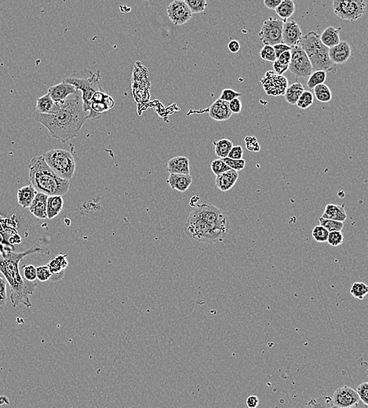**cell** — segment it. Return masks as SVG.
I'll use <instances>...</instances> for the list:
<instances>
[{
  "instance_id": "obj_1",
  "label": "cell",
  "mask_w": 368,
  "mask_h": 408,
  "mask_svg": "<svg viewBox=\"0 0 368 408\" xmlns=\"http://www.w3.org/2000/svg\"><path fill=\"white\" fill-rule=\"evenodd\" d=\"M56 103L57 108L54 113L35 112L33 116L37 122L48 130L53 137L62 142H67L79 135L81 128L88 119V113L84 109L79 91L69 96L64 101Z\"/></svg>"
},
{
  "instance_id": "obj_2",
  "label": "cell",
  "mask_w": 368,
  "mask_h": 408,
  "mask_svg": "<svg viewBox=\"0 0 368 408\" xmlns=\"http://www.w3.org/2000/svg\"><path fill=\"white\" fill-rule=\"evenodd\" d=\"M40 254L48 255L50 251L40 245L35 244L29 249L20 253H15L10 249H4L0 247V273L5 276V279L10 287V300L14 307L19 304H25L31 308L32 304L29 299L35 291L36 283L29 282L24 279L19 270L21 261L29 254Z\"/></svg>"
},
{
  "instance_id": "obj_3",
  "label": "cell",
  "mask_w": 368,
  "mask_h": 408,
  "mask_svg": "<svg viewBox=\"0 0 368 408\" xmlns=\"http://www.w3.org/2000/svg\"><path fill=\"white\" fill-rule=\"evenodd\" d=\"M229 231V218L212 204L196 205L185 226L186 234L199 242L212 243L222 240Z\"/></svg>"
},
{
  "instance_id": "obj_4",
  "label": "cell",
  "mask_w": 368,
  "mask_h": 408,
  "mask_svg": "<svg viewBox=\"0 0 368 408\" xmlns=\"http://www.w3.org/2000/svg\"><path fill=\"white\" fill-rule=\"evenodd\" d=\"M29 171V180L38 193L62 196L69 192L70 181L57 176L47 165L43 155L31 159Z\"/></svg>"
},
{
  "instance_id": "obj_5",
  "label": "cell",
  "mask_w": 368,
  "mask_h": 408,
  "mask_svg": "<svg viewBox=\"0 0 368 408\" xmlns=\"http://www.w3.org/2000/svg\"><path fill=\"white\" fill-rule=\"evenodd\" d=\"M299 45L306 54L313 70L336 73V65L331 60L328 54L329 49L322 44L318 34L315 32H308L301 37Z\"/></svg>"
},
{
  "instance_id": "obj_6",
  "label": "cell",
  "mask_w": 368,
  "mask_h": 408,
  "mask_svg": "<svg viewBox=\"0 0 368 408\" xmlns=\"http://www.w3.org/2000/svg\"><path fill=\"white\" fill-rule=\"evenodd\" d=\"M100 72H93L90 69L74 71L72 75L64 79V82L73 86L78 91H81L83 106L89 115V104L94 94L103 91L100 84Z\"/></svg>"
},
{
  "instance_id": "obj_7",
  "label": "cell",
  "mask_w": 368,
  "mask_h": 408,
  "mask_svg": "<svg viewBox=\"0 0 368 408\" xmlns=\"http://www.w3.org/2000/svg\"><path fill=\"white\" fill-rule=\"evenodd\" d=\"M44 159L47 165L62 179L70 181L75 174V160L69 151L66 149H51L45 152Z\"/></svg>"
},
{
  "instance_id": "obj_8",
  "label": "cell",
  "mask_w": 368,
  "mask_h": 408,
  "mask_svg": "<svg viewBox=\"0 0 368 408\" xmlns=\"http://www.w3.org/2000/svg\"><path fill=\"white\" fill-rule=\"evenodd\" d=\"M366 7V3L363 0H335L333 2L335 14L340 18L350 22H356L363 17Z\"/></svg>"
},
{
  "instance_id": "obj_9",
  "label": "cell",
  "mask_w": 368,
  "mask_h": 408,
  "mask_svg": "<svg viewBox=\"0 0 368 408\" xmlns=\"http://www.w3.org/2000/svg\"><path fill=\"white\" fill-rule=\"evenodd\" d=\"M284 22L280 19L270 18L266 19L261 25V29L258 33L260 40L264 45L273 46L276 44H283V26Z\"/></svg>"
},
{
  "instance_id": "obj_10",
  "label": "cell",
  "mask_w": 368,
  "mask_h": 408,
  "mask_svg": "<svg viewBox=\"0 0 368 408\" xmlns=\"http://www.w3.org/2000/svg\"><path fill=\"white\" fill-rule=\"evenodd\" d=\"M291 58L289 64L290 72L297 77L308 78L313 73L311 63L301 46L291 48Z\"/></svg>"
},
{
  "instance_id": "obj_11",
  "label": "cell",
  "mask_w": 368,
  "mask_h": 408,
  "mask_svg": "<svg viewBox=\"0 0 368 408\" xmlns=\"http://www.w3.org/2000/svg\"><path fill=\"white\" fill-rule=\"evenodd\" d=\"M263 90L269 96H284L288 87V80L283 75H277L273 71H268L261 79Z\"/></svg>"
},
{
  "instance_id": "obj_12",
  "label": "cell",
  "mask_w": 368,
  "mask_h": 408,
  "mask_svg": "<svg viewBox=\"0 0 368 408\" xmlns=\"http://www.w3.org/2000/svg\"><path fill=\"white\" fill-rule=\"evenodd\" d=\"M115 105L112 97L103 91H97L91 98L89 104L88 119H97L103 114L110 110Z\"/></svg>"
},
{
  "instance_id": "obj_13",
  "label": "cell",
  "mask_w": 368,
  "mask_h": 408,
  "mask_svg": "<svg viewBox=\"0 0 368 408\" xmlns=\"http://www.w3.org/2000/svg\"><path fill=\"white\" fill-rule=\"evenodd\" d=\"M167 11L170 20L175 25H185L193 17L191 10L184 0H174L168 6Z\"/></svg>"
},
{
  "instance_id": "obj_14",
  "label": "cell",
  "mask_w": 368,
  "mask_h": 408,
  "mask_svg": "<svg viewBox=\"0 0 368 408\" xmlns=\"http://www.w3.org/2000/svg\"><path fill=\"white\" fill-rule=\"evenodd\" d=\"M354 389L344 385L337 389L332 397V406L338 408H349L360 401Z\"/></svg>"
},
{
  "instance_id": "obj_15",
  "label": "cell",
  "mask_w": 368,
  "mask_h": 408,
  "mask_svg": "<svg viewBox=\"0 0 368 408\" xmlns=\"http://www.w3.org/2000/svg\"><path fill=\"white\" fill-rule=\"evenodd\" d=\"M301 37H302V32L301 28L294 19L284 22L283 33H282L283 44L291 48H293L299 44Z\"/></svg>"
},
{
  "instance_id": "obj_16",
  "label": "cell",
  "mask_w": 368,
  "mask_h": 408,
  "mask_svg": "<svg viewBox=\"0 0 368 408\" xmlns=\"http://www.w3.org/2000/svg\"><path fill=\"white\" fill-rule=\"evenodd\" d=\"M330 59L335 65H342L346 63L351 56V47L349 43L340 41L338 45L329 49L328 51Z\"/></svg>"
},
{
  "instance_id": "obj_17",
  "label": "cell",
  "mask_w": 368,
  "mask_h": 408,
  "mask_svg": "<svg viewBox=\"0 0 368 408\" xmlns=\"http://www.w3.org/2000/svg\"><path fill=\"white\" fill-rule=\"evenodd\" d=\"M69 266L67 260V254H59L54 259L51 260L47 264L52 276L50 278V281L57 282L65 276V270Z\"/></svg>"
},
{
  "instance_id": "obj_18",
  "label": "cell",
  "mask_w": 368,
  "mask_h": 408,
  "mask_svg": "<svg viewBox=\"0 0 368 408\" xmlns=\"http://www.w3.org/2000/svg\"><path fill=\"white\" fill-rule=\"evenodd\" d=\"M77 91L73 86L63 81L60 84L49 87L47 93L54 102H62Z\"/></svg>"
},
{
  "instance_id": "obj_19",
  "label": "cell",
  "mask_w": 368,
  "mask_h": 408,
  "mask_svg": "<svg viewBox=\"0 0 368 408\" xmlns=\"http://www.w3.org/2000/svg\"><path fill=\"white\" fill-rule=\"evenodd\" d=\"M210 117L216 121H224L231 118L232 113L229 107V102L218 100L211 105L208 109Z\"/></svg>"
},
{
  "instance_id": "obj_20",
  "label": "cell",
  "mask_w": 368,
  "mask_h": 408,
  "mask_svg": "<svg viewBox=\"0 0 368 408\" xmlns=\"http://www.w3.org/2000/svg\"><path fill=\"white\" fill-rule=\"evenodd\" d=\"M48 196L42 193H37L29 207V211L39 219H46L47 215V204Z\"/></svg>"
},
{
  "instance_id": "obj_21",
  "label": "cell",
  "mask_w": 368,
  "mask_h": 408,
  "mask_svg": "<svg viewBox=\"0 0 368 408\" xmlns=\"http://www.w3.org/2000/svg\"><path fill=\"white\" fill-rule=\"evenodd\" d=\"M168 184L174 190L184 193L193 182V177L190 174H170Z\"/></svg>"
},
{
  "instance_id": "obj_22",
  "label": "cell",
  "mask_w": 368,
  "mask_h": 408,
  "mask_svg": "<svg viewBox=\"0 0 368 408\" xmlns=\"http://www.w3.org/2000/svg\"><path fill=\"white\" fill-rule=\"evenodd\" d=\"M167 171L170 174H189L190 162L186 156H176L170 159L168 162Z\"/></svg>"
},
{
  "instance_id": "obj_23",
  "label": "cell",
  "mask_w": 368,
  "mask_h": 408,
  "mask_svg": "<svg viewBox=\"0 0 368 408\" xmlns=\"http://www.w3.org/2000/svg\"><path fill=\"white\" fill-rule=\"evenodd\" d=\"M239 178V174L234 170H230L223 174L216 176L215 185L219 190L227 192L236 184Z\"/></svg>"
},
{
  "instance_id": "obj_24",
  "label": "cell",
  "mask_w": 368,
  "mask_h": 408,
  "mask_svg": "<svg viewBox=\"0 0 368 408\" xmlns=\"http://www.w3.org/2000/svg\"><path fill=\"white\" fill-rule=\"evenodd\" d=\"M321 218L324 219L334 220V221L344 222L346 220L347 214L344 209V205H335L328 204L323 211Z\"/></svg>"
},
{
  "instance_id": "obj_25",
  "label": "cell",
  "mask_w": 368,
  "mask_h": 408,
  "mask_svg": "<svg viewBox=\"0 0 368 408\" xmlns=\"http://www.w3.org/2000/svg\"><path fill=\"white\" fill-rule=\"evenodd\" d=\"M64 207V199L62 196H50L47 199V215L50 220L56 218Z\"/></svg>"
},
{
  "instance_id": "obj_26",
  "label": "cell",
  "mask_w": 368,
  "mask_h": 408,
  "mask_svg": "<svg viewBox=\"0 0 368 408\" xmlns=\"http://www.w3.org/2000/svg\"><path fill=\"white\" fill-rule=\"evenodd\" d=\"M341 28L335 29V27L330 26L326 28L320 36V41L322 44L328 47V49L332 48L335 46L338 45L340 43L339 33Z\"/></svg>"
},
{
  "instance_id": "obj_27",
  "label": "cell",
  "mask_w": 368,
  "mask_h": 408,
  "mask_svg": "<svg viewBox=\"0 0 368 408\" xmlns=\"http://www.w3.org/2000/svg\"><path fill=\"white\" fill-rule=\"evenodd\" d=\"M36 190L32 185L21 188L17 192V201L23 208H29L37 194Z\"/></svg>"
},
{
  "instance_id": "obj_28",
  "label": "cell",
  "mask_w": 368,
  "mask_h": 408,
  "mask_svg": "<svg viewBox=\"0 0 368 408\" xmlns=\"http://www.w3.org/2000/svg\"><path fill=\"white\" fill-rule=\"evenodd\" d=\"M57 108V103L54 102L47 93L37 99L35 112L40 114H52L55 112Z\"/></svg>"
},
{
  "instance_id": "obj_29",
  "label": "cell",
  "mask_w": 368,
  "mask_h": 408,
  "mask_svg": "<svg viewBox=\"0 0 368 408\" xmlns=\"http://www.w3.org/2000/svg\"><path fill=\"white\" fill-rule=\"evenodd\" d=\"M304 91V86L301 83H295V84H291V86H288V88H287V91L284 94L285 100L290 105L295 106V105H296L300 96L302 94Z\"/></svg>"
},
{
  "instance_id": "obj_30",
  "label": "cell",
  "mask_w": 368,
  "mask_h": 408,
  "mask_svg": "<svg viewBox=\"0 0 368 408\" xmlns=\"http://www.w3.org/2000/svg\"><path fill=\"white\" fill-rule=\"evenodd\" d=\"M276 14L280 18L286 20L293 15L295 11V4L291 0H282L280 5L276 7Z\"/></svg>"
},
{
  "instance_id": "obj_31",
  "label": "cell",
  "mask_w": 368,
  "mask_h": 408,
  "mask_svg": "<svg viewBox=\"0 0 368 408\" xmlns=\"http://www.w3.org/2000/svg\"><path fill=\"white\" fill-rule=\"evenodd\" d=\"M213 143L215 147V154L221 159L228 157V155L233 146V142L226 138L220 139L219 141H214Z\"/></svg>"
},
{
  "instance_id": "obj_32",
  "label": "cell",
  "mask_w": 368,
  "mask_h": 408,
  "mask_svg": "<svg viewBox=\"0 0 368 408\" xmlns=\"http://www.w3.org/2000/svg\"><path fill=\"white\" fill-rule=\"evenodd\" d=\"M332 397L329 396L312 398L305 403L304 408H332Z\"/></svg>"
},
{
  "instance_id": "obj_33",
  "label": "cell",
  "mask_w": 368,
  "mask_h": 408,
  "mask_svg": "<svg viewBox=\"0 0 368 408\" xmlns=\"http://www.w3.org/2000/svg\"><path fill=\"white\" fill-rule=\"evenodd\" d=\"M314 95L319 101L326 103L332 100V94L329 87L326 84L316 86L314 89Z\"/></svg>"
},
{
  "instance_id": "obj_34",
  "label": "cell",
  "mask_w": 368,
  "mask_h": 408,
  "mask_svg": "<svg viewBox=\"0 0 368 408\" xmlns=\"http://www.w3.org/2000/svg\"><path fill=\"white\" fill-rule=\"evenodd\" d=\"M326 79V72L324 71H315L309 77L307 86L310 89H314L316 86L324 84Z\"/></svg>"
},
{
  "instance_id": "obj_35",
  "label": "cell",
  "mask_w": 368,
  "mask_h": 408,
  "mask_svg": "<svg viewBox=\"0 0 368 408\" xmlns=\"http://www.w3.org/2000/svg\"><path fill=\"white\" fill-rule=\"evenodd\" d=\"M350 294L357 299L363 300L367 295L368 287L362 282H355L350 290Z\"/></svg>"
},
{
  "instance_id": "obj_36",
  "label": "cell",
  "mask_w": 368,
  "mask_h": 408,
  "mask_svg": "<svg viewBox=\"0 0 368 408\" xmlns=\"http://www.w3.org/2000/svg\"><path fill=\"white\" fill-rule=\"evenodd\" d=\"M319 221H320V226H323L329 233L341 232V229H343L344 227L343 222L334 221V220L324 219L321 217H320Z\"/></svg>"
},
{
  "instance_id": "obj_37",
  "label": "cell",
  "mask_w": 368,
  "mask_h": 408,
  "mask_svg": "<svg viewBox=\"0 0 368 408\" xmlns=\"http://www.w3.org/2000/svg\"><path fill=\"white\" fill-rule=\"evenodd\" d=\"M186 4L191 10L192 14H199L205 11L208 6L206 0H186Z\"/></svg>"
},
{
  "instance_id": "obj_38",
  "label": "cell",
  "mask_w": 368,
  "mask_h": 408,
  "mask_svg": "<svg viewBox=\"0 0 368 408\" xmlns=\"http://www.w3.org/2000/svg\"><path fill=\"white\" fill-rule=\"evenodd\" d=\"M313 100H314V95L310 91H304L298 98L296 106L299 109H306L313 104Z\"/></svg>"
},
{
  "instance_id": "obj_39",
  "label": "cell",
  "mask_w": 368,
  "mask_h": 408,
  "mask_svg": "<svg viewBox=\"0 0 368 408\" xmlns=\"http://www.w3.org/2000/svg\"><path fill=\"white\" fill-rule=\"evenodd\" d=\"M328 235H329V232L320 225L315 226L314 229L312 231V236H313V239L316 242H318V243H325V242H326Z\"/></svg>"
},
{
  "instance_id": "obj_40",
  "label": "cell",
  "mask_w": 368,
  "mask_h": 408,
  "mask_svg": "<svg viewBox=\"0 0 368 408\" xmlns=\"http://www.w3.org/2000/svg\"><path fill=\"white\" fill-rule=\"evenodd\" d=\"M211 168L212 172L216 176L231 170L221 159H217L213 161L211 164Z\"/></svg>"
},
{
  "instance_id": "obj_41",
  "label": "cell",
  "mask_w": 368,
  "mask_h": 408,
  "mask_svg": "<svg viewBox=\"0 0 368 408\" xmlns=\"http://www.w3.org/2000/svg\"><path fill=\"white\" fill-rule=\"evenodd\" d=\"M222 160L226 162V165L229 167L231 170H234L236 171H242L244 169L245 166H246V161L244 159H232L230 158H224Z\"/></svg>"
},
{
  "instance_id": "obj_42",
  "label": "cell",
  "mask_w": 368,
  "mask_h": 408,
  "mask_svg": "<svg viewBox=\"0 0 368 408\" xmlns=\"http://www.w3.org/2000/svg\"><path fill=\"white\" fill-rule=\"evenodd\" d=\"M260 57L262 60L267 62H274L276 60V54L274 49L271 46L264 45L260 51Z\"/></svg>"
},
{
  "instance_id": "obj_43",
  "label": "cell",
  "mask_w": 368,
  "mask_h": 408,
  "mask_svg": "<svg viewBox=\"0 0 368 408\" xmlns=\"http://www.w3.org/2000/svg\"><path fill=\"white\" fill-rule=\"evenodd\" d=\"M328 243L332 247H338L342 244L344 242V236L341 232H332L328 235Z\"/></svg>"
},
{
  "instance_id": "obj_44",
  "label": "cell",
  "mask_w": 368,
  "mask_h": 408,
  "mask_svg": "<svg viewBox=\"0 0 368 408\" xmlns=\"http://www.w3.org/2000/svg\"><path fill=\"white\" fill-rule=\"evenodd\" d=\"M22 269H23L24 279L29 282H35L37 279L36 268L32 264H29L23 266Z\"/></svg>"
},
{
  "instance_id": "obj_45",
  "label": "cell",
  "mask_w": 368,
  "mask_h": 408,
  "mask_svg": "<svg viewBox=\"0 0 368 408\" xmlns=\"http://www.w3.org/2000/svg\"><path fill=\"white\" fill-rule=\"evenodd\" d=\"M36 276L37 279H39V281L44 283V282L50 280L52 274L50 273L47 266H42L36 268Z\"/></svg>"
},
{
  "instance_id": "obj_46",
  "label": "cell",
  "mask_w": 368,
  "mask_h": 408,
  "mask_svg": "<svg viewBox=\"0 0 368 408\" xmlns=\"http://www.w3.org/2000/svg\"><path fill=\"white\" fill-rule=\"evenodd\" d=\"M241 95L242 94L240 93L236 92V91H233L232 89L226 88L221 92L219 99L220 100H224V101L230 102L233 100V99L239 98V97H241Z\"/></svg>"
},
{
  "instance_id": "obj_47",
  "label": "cell",
  "mask_w": 368,
  "mask_h": 408,
  "mask_svg": "<svg viewBox=\"0 0 368 408\" xmlns=\"http://www.w3.org/2000/svg\"><path fill=\"white\" fill-rule=\"evenodd\" d=\"M246 149L250 152H258L260 151L259 143L257 141L256 137L253 136H247L244 138Z\"/></svg>"
},
{
  "instance_id": "obj_48",
  "label": "cell",
  "mask_w": 368,
  "mask_h": 408,
  "mask_svg": "<svg viewBox=\"0 0 368 408\" xmlns=\"http://www.w3.org/2000/svg\"><path fill=\"white\" fill-rule=\"evenodd\" d=\"M367 390V382H363V383L360 384V385L357 387V390H356L357 394H358L359 398H360V400H361L363 403H365V404H367L368 403Z\"/></svg>"
},
{
  "instance_id": "obj_49",
  "label": "cell",
  "mask_w": 368,
  "mask_h": 408,
  "mask_svg": "<svg viewBox=\"0 0 368 408\" xmlns=\"http://www.w3.org/2000/svg\"><path fill=\"white\" fill-rule=\"evenodd\" d=\"M7 280L0 276V305L4 306L7 303Z\"/></svg>"
},
{
  "instance_id": "obj_50",
  "label": "cell",
  "mask_w": 368,
  "mask_h": 408,
  "mask_svg": "<svg viewBox=\"0 0 368 408\" xmlns=\"http://www.w3.org/2000/svg\"><path fill=\"white\" fill-rule=\"evenodd\" d=\"M243 156V148L241 146H233L230 153L228 155V158L232 159H242Z\"/></svg>"
},
{
  "instance_id": "obj_51",
  "label": "cell",
  "mask_w": 368,
  "mask_h": 408,
  "mask_svg": "<svg viewBox=\"0 0 368 408\" xmlns=\"http://www.w3.org/2000/svg\"><path fill=\"white\" fill-rule=\"evenodd\" d=\"M289 66L288 65H284V64L280 63L279 60H276L273 62V72L277 75H283L285 72L288 70Z\"/></svg>"
},
{
  "instance_id": "obj_52",
  "label": "cell",
  "mask_w": 368,
  "mask_h": 408,
  "mask_svg": "<svg viewBox=\"0 0 368 408\" xmlns=\"http://www.w3.org/2000/svg\"><path fill=\"white\" fill-rule=\"evenodd\" d=\"M229 107L232 113H239L242 110V102L239 98L233 99L231 101L229 102Z\"/></svg>"
},
{
  "instance_id": "obj_53",
  "label": "cell",
  "mask_w": 368,
  "mask_h": 408,
  "mask_svg": "<svg viewBox=\"0 0 368 408\" xmlns=\"http://www.w3.org/2000/svg\"><path fill=\"white\" fill-rule=\"evenodd\" d=\"M274 49L275 54H276V58L280 57L282 54L286 52V51H290L291 50V47L285 45L284 44H279L273 46Z\"/></svg>"
},
{
  "instance_id": "obj_54",
  "label": "cell",
  "mask_w": 368,
  "mask_h": 408,
  "mask_svg": "<svg viewBox=\"0 0 368 408\" xmlns=\"http://www.w3.org/2000/svg\"><path fill=\"white\" fill-rule=\"evenodd\" d=\"M247 406L248 408H256L259 404V400L257 396H249L247 399Z\"/></svg>"
},
{
  "instance_id": "obj_55",
  "label": "cell",
  "mask_w": 368,
  "mask_h": 408,
  "mask_svg": "<svg viewBox=\"0 0 368 408\" xmlns=\"http://www.w3.org/2000/svg\"><path fill=\"white\" fill-rule=\"evenodd\" d=\"M291 50L290 51H286V52L282 54L280 57L276 58V60H279L280 63L284 64V65H288L289 66L290 62H291Z\"/></svg>"
},
{
  "instance_id": "obj_56",
  "label": "cell",
  "mask_w": 368,
  "mask_h": 408,
  "mask_svg": "<svg viewBox=\"0 0 368 408\" xmlns=\"http://www.w3.org/2000/svg\"><path fill=\"white\" fill-rule=\"evenodd\" d=\"M282 0H264V4L270 10H276V7L280 5Z\"/></svg>"
},
{
  "instance_id": "obj_57",
  "label": "cell",
  "mask_w": 368,
  "mask_h": 408,
  "mask_svg": "<svg viewBox=\"0 0 368 408\" xmlns=\"http://www.w3.org/2000/svg\"><path fill=\"white\" fill-rule=\"evenodd\" d=\"M228 48L230 52L236 54L240 49V44L237 40H232L228 44Z\"/></svg>"
},
{
  "instance_id": "obj_58",
  "label": "cell",
  "mask_w": 368,
  "mask_h": 408,
  "mask_svg": "<svg viewBox=\"0 0 368 408\" xmlns=\"http://www.w3.org/2000/svg\"><path fill=\"white\" fill-rule=\"evenodd\" d=\"M199 200V197L198 196H194L191 198L190 199V202H189V205L190 206L193 207V208H195V207L197 205L198 201Z\"/></svg>"
},
{
  "instance_id": "obj_59",
  "label": "cell",
  "mask_w": 368,
  "mask_h": 408,
  "mask_svg": "<svg viewBox=\"0 0 368 408\" xmlns=\"http://www.w3.org/2000/svg\"><path fill=\"white\" fill-rule=\"evenodd\" d=\"M10 404V400L7 396H0V405Z\"/></svg>"
},
{
  "instance_id": "obj_60",
  "label": "cell",
  "mask_w": 368,
  "mask_h": 408,
  "mask_svg": "<svg viewBox=\"0 0 368 408\" xmlns=\"http://www.w3.org/2000/svg\"><path fill=\"white\" fill-rule=\"evenodd\" d=\"M349 408H368L367 404H365L363 403L361 400L358 402V403H356V404L353 405V406H350Z\"/></svg>"
},
{
  "instance_id": "obj_61",
  "label": "cell",
  "mask_w": 368,
  "mask_h": 408,
  "mask_svg": "<svg viewBox=\"0 0 368 408\" xmlns=\"http://www.w3.org/2000/svg\"><path fill=\"white\" fill-rule=\"evenodd\" d=\"M332 408H338V407H335V406H332Z\"/></svg>"
}]
</instances>
